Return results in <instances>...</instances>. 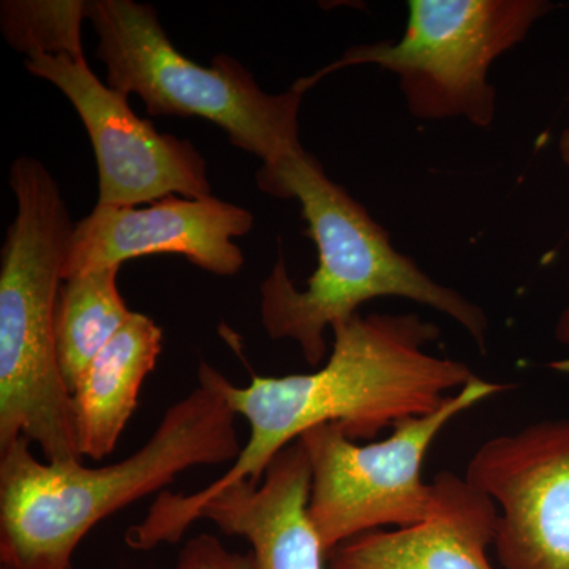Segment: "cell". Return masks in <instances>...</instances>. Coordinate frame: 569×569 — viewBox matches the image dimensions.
Segmentation results:
<instances>
[{"mask_svg": "<svg viewBox=\"0 0 569 569\" xmlns=\"http://www.w3.org/2000/svg\"><path fill=\"white\" fill-rule=\"evenodd\" d=\"M9 183L17 216L0 254V449L26 438L47 462H71L81 455L54 318L74 224L40 160L18 157Z\"/></svg>", "mask_w": 569, "mask_h": 569, "instance_id": "obj_4", "label": "cell"}, {"mask_svg": "<svg viewBox=\"0 0 569 569\" xmlns=\"http://www.w3.org/2000/svg\"><path fill=\"white\" fill-rule=\"evenodd\" d=\"M335 343L312 373L227 380L224 392L250 438L233 466L198 492V501L238 481L258 486L269 462L312 427L335 425L350 440H372L397 422L436 413L477 373L462 361L426 351L440 328L417 313H361L332 326Z\"/></svg>", "mask_w": 569, "mask_h": 569, "instance_id": "obj_1", "label": "cell"}, {"mask_svg": "<svg viewBox=\"0 0 569 569\" xmlns=\"http://www.w3.org/2000/svg\"><path fill=\"white\" fill-rule=\"evenodd\" d=\"M436 515L406 529L377 530L329 553L328 569H493L488 550L497 533V505L466 477L441 471Z\"/></svg>", "mask_w": 569, "mask_h": 569, "instance_id": "obj_12", "label": "cell"}, {"mask_svg": "<svg viewBox=\"0 0 569 569\" xmlns=\"http://www.w3.org/2000/svg\"><path fill=\"white\" fill-rule=\"evenodd\" d=\"M559 152L563 163L569 167V129L560 134Z\"/></svg>", "mask_w": 569, "mask_h": 569, "instance_id": "obj_18", "label": "cell"}, {"mask_svg": "<svg viewBox=\"0 0 569 569\" xmlns=\"http://www.w3.org/2000/svg\"><path fill=\"white\" fill-rule=\"evenodd\" d=\"M108 86L140 97L151 116L203 118L227 132L231 144L274 167L301 151L299 111L302 96L264 92L253 74L227 54L198 66L176 50L152 6L134 0L88 2Z\"/></svg>", "mask_w": 569, "mask_h": 569, "instance_id": "obj_5", "label": "cell"}, {"mask_svg": "<svg viewBox=\"0 0 569 569\" xmlns=\"http://www.w3.org/2000/svg\"><path fill=\"white\" fill-rule=\"evenodd\" d=\"M252 228L249 209L213 197L170 194L142 209L97 204L74 224L62 280L156 253L182 254L211 274L234 276L244 266V254L233 239Z\"/></svg>", "mask_w": 569, "mask_h": 569, "instance_id": "obj_11", "label": "cell"}, {"mask_svg": "<svg viewBox=\"0 0 569 569\" xmlns=\"http://www.w3.org/2000/svg\"><path fill=\"white\" fill-rule=\"evenodd\" d=\"M26 69L61 89L80 114L99 168L97 204L134 208L174 193L189 200L212 197L208 163L192 142L157 132L138 118L129 97L103 84L84 58L36 52Z\"/></svg>", "mask_w": 569, "mask_h": 569, "instance_id": "obj_8", "label": "cell"}, {"mask_svg": "<svg viewBox=\"0 0 569 569\" xmlns=\"http://www.w3.org/2000/svg\"><path fill=\"white\" fill-rule=\"evenodd\" d=\"M552 9L546 0H410L402 39L348 48L291 89L305 93L335 71L378 66L399 78L415 118H463L486 129L496 118L490 67Z\"/></svg>", "mask_w": 569, "mask_h": 569, "instance_id": "obj_6", "label": "cell"}, {"mask_svg": "<svg viewBox=\"0 0 569 569\" xmlns=\"http://www.w3.org/2000/svg\"><path fill=\"white\" fill-rule=\"evenodd\" d=\"M2 31L14 50L31 56L84 58L81 26L88 2L81 0H7L0 7Z\"/></svg>", "mask_w": 569, "mask_h": 569, "instance_id": "obj_15", "label": "cell"}, {"mask_svg": "<svg viewBox=\"0 0 569 569\" xmlns=\"http://www.w3.org/2000/svg\"><path fill=\"white\" fill-rule=\"evenodd\" d=\"M310 482L309 456L296 440L269 462L258 486L238 481L198 501L163 490L126 542L134 550L174 545L198 519H209L252 545L257 569H328V553L307 516Z\"/></svg>", "mask_w": 569, "mask_h": 569, "instance_id": "obj_10", "label": "cell"}, {"mask_svg": "<svg viewBox=\"0 0 569 569\" xmlns=\"http://www.w3.org/2000/svg\"><path fill=\"white\" fill-rule=\"evenodd\" d=\"M466 479L497 505L501 569H569V418L489 438Z\"/></svg>", "mask_w": 569, "mask_h": 569, "instance_id": "obj_9", "label": "cell"}, {"mask_svg": "<svg viewBox=\"0 0 569 569\" xmlns=\"http://www.w3.org/2000/svg\"><path fill=\"white\" fill-rule=\"evenodd\" d=\"M162 328L133 312L100 351L74 389V429L81 458L102 460L114 451L138 406L142 381L162 353Z\"/></svg>", "mask_w": 569, "mask_h": 569, "instance_id": "obj_13", "label": "cell"}, {"mask_svg": "<svg viewBox=\"0 0 569 569\" xmlns=\"http://www.w3.org/2000/svg\"><path fill=\"white\" fill-rule=\"evenodd\" d=\"M178 569H257V561L252 552H231L213 535H200L182 549Z\"/></svg>", "mask_w": 569, "mask_h": 569, "instance_id": "obj_16", "label": "cell"}, {"mask_svg": "<svg viewBox=\"0 0 569 569\" xmlns=\"http://www.w3.org/2000/svg\"><path fill=\"white\" fill-rule=\"evenodd\" d=\"M556 339L561 346L569 347V306L560 313L556 325Z\"/></svg>", "mask_w": 569, "mask_h": 569, "instance_id": "obj_17", "label": "cell"}, {"mask_svg": "<svg viewBox=\"0 0 569 569\" xmlns=\"http://www.w3.org/2000/svg\"><path fill=\"white\" fill-rule=\"evenodd\" d=\"M511 388L477 377L436 413L397 422L387 440L362 447L335 425L302 433L312 473L307 516L326 553L370 531L406 529L432 518L440 493L436 482L422 479L430 445L451 419Z\"/></svg>", "mask_w": 569, "mask_h": 569, "instance_id": "obj_7", "label": "cell"}, {"mask_svg": "<svg viewBox=\"0 0 569 569\" xmlns=\"http://www.w3.org/2000/svg\"><path fill=\"white\" fill-rule=\"evenodd\" d=\"M227 380L201 361L192 392L168 408L148 443L111 466L40 462L26 438L0 449L2 568L73 569L74 550L100 520L189 468L233 463L242 448Z\"/></svg>", "mask_w": 569, "mask_h": 569, "instance_id": "obj_2", "label": "cell"}, {"mask_svg": "<svg viewBox=\"0 0 569 569\" xmlns=\"http://www.w3.org/2000/svg\"><path fill=\"white\" fill-rule=\"evenodd\" d=\"M257 181L272 197L299 201L318 252V268L306 290L296 288L283 257L261 283V323L271 339L293 340L307 365L318 367L328 355L326 329L356 316L372 299L406 298L452 318L485 353V310L397 252L381 224L326 176L316 157L301 149L261 168Z\"/></svg>", "mask_w": 569, "mask_h": 569, "instance_id": "obj_3", "label": "cell"}, {"mask_svg": "<svg viewBox=\"0 0 569 569\" xmlns=\"http://www.w3.org/2000/svg\"><path fill=\"white\" fill-rule=\"evenodd\" d=\"M119 269H102L63 280L56 306L54 332L59 366L71 395L132 310L118 288Z\"/></svg>", "mask_w": 569, "mask_h": 569, "instance_id": "obj_14", "label": "cell"}]
</instances>
